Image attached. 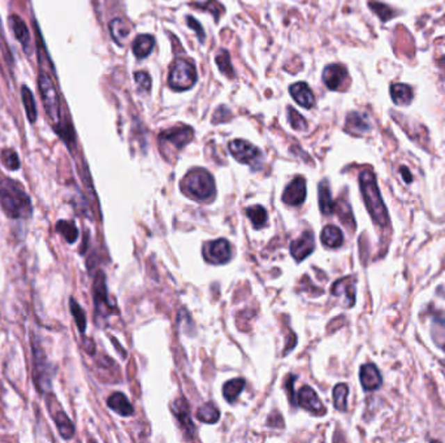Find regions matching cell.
I'll return each mask as SVG.
<instances>
[{"label":"cell","mask_w":445,"mask_h":443,"mask_svg":"<svg viewBox=\"0 0 445 443\" xmlns=\"http://www.w3.org/2000/svg\"><path fill=\"white\" fill-rule=\"evenodd\" d=\"M0 204L10 219H28L31 215L29 195L19 182L0 178Z\"/></svg>","instance_id":"obj_1"},{"label":"cell","mask_w":445,"mask_h":443,"mask_svg":"<svg viewBox=\"0 0 445 443\" xmlns=\"http://www.w3.org/2000/svg\"><path fill=\"white\" fill-rule=\"evenodd\" d=\"M359 185H361L366 207L370 212L373 220L379 226L385 228L389 224V217L385 208V201L382 199V195L379 192V187L376 185L374 173L369 171L362 172L359 176Z\"/></svg>","instance_id":"obj_2"},{"label":"cell","mask_w":445,"mask_h":443,"mask_svg":"<svg viewBox=\"0 0 445 443\" xmlns=\"http://www.w3.org/2000/svg\"><path fill=\"white\" fill-rule=\"evenodd\" d=\"M182 192L197 201H207L215 192L213 176L201 168L189 172L181 182Z\"/></svg>","instance_id":"obj_3"},{"label":"cell","mask_w":445,"mask_h":443,"mask_svg":"<svg viewBox=\"0 0 445 443\" xmlns=\"http://www.w3.org/2000/svg\"><path fill=\"white\" fill-rule=\"evenodd\" d=\"M195 82H197V71L193 64L182 59L173 62L172 69L168 78V85L172 90H189L195 85Z\"/></svg>","instance_id":"obj_4"},{"label":"cell","mask_w":445,"mask_h":443,"mask_svg":"<svg viewBox=\"0 0 445 443\" xmlns=\"http://www.w3.org/2000/svg\"><path fill=\"white\" fill-rule=\"evenodd\" d=\"M40 91H41L43 108L47 113L49 119L54 124H59L60 121V103L58 91L51 80L50 76L46 73H42L40 76Z\"/></svg>","instance_id":"obj_5"},{"label":"cell","mask_w":445,"mask_h":443,"mask_svg":"<svg viewBox=\"0 0 445 443\" xmlns=\"http://www.w3.org/2000/svg\"><path fill=\"white\" fill-rule=\"evenodd\" d=\"M229 151L233 158L243 164H248L252 167H258L262 159V152L259 151L250 142L236 140L229 143Z\"/></svg>","instance_id":"obj_6"},{"label":"cell","mask_w":445,"mask_h":443,"mask_svg":"<svg viewBox=\"0 0 445 443\" xmlns=\"http://www.w3.org/2000/svg\"><path fill=\"white\" fill-rule=\"evenodd\" d=\"M193 134L194 131L192 128H188V126H179V128L163 131L159 135L162 150L171 146V149L175 151H180L184 146H186L189 142L192 141Z\"/></svg>","instance_id":"obj_7"},{"label":"cell","mask_w":445,"mask_h":443,"mask_svg":"<svg viewBox=\"0 0 445 443\" xmlns=\"http://www.w3.org/2000/svg\"><path fill=\"white\" fill-rule=\"evenodd\" d=\"M204 259L211 264H225L229 262L232 258L231 244L227 240H216L210 242L203 249Z\"/></svg>","instance_id":"obj_8"},{"label":"cell","mask_w":445,"mask_h":443,"mask_svg":"<svg viewBox=\"0 0 445 443\" xmlns=\"http://www.w3.org/2000/svg\"><path fill=\"white\" fill-rule=\"evenodd\" d=\"M315 250V238L313 232H305L300 238L292 242L291 253L296 262H302Z\"/></svg>","instance_id":"obj_9"},{"label":"cell","mask_w":445,"mask_h":443,"mask_svg":"<svg viewBox=\"0 0 445 443\" xmlns=\"http://www.w3.org/2000/svg\"><path fill=\"white\" fill-rule=\"evenodd\" d=\"M297 403L305 410L313 412L314 415H318V416H323L324 413L327 412V408L324 407L323 403L321 402L319 396L310 386H304L300 390L298 402Z\"/></svg>","instance_id":"obj_10"},{"label":"cell","mask_w":445,"mask_h":443,"mask_svg":"<svg viewBox=\"0 0 445 443\" xmlns=\"http://www.w3.org/2000/svg\"><path fill=\"white\" fill-rule=\"evenodd\" d=\"M306 199V182L304 177H297L284 190L283 201L288 206H300Z\"/></svg>","instance_id":"obj_11"},{"label":"cell","mask_w":445,"mask_h":443,"mask_svg":"<svg viewBox=\"0 0 445 443\" xmlns=\"http://www.w3.org/2000/svg\"><path fill=\"white\" fill-rule=\"evenodd\" d=\"M346 78H348V72L343 65L331 64L324 68L323 82L330 90L341 89Z\"/></svg>","instance_id":"obj_12"},{"label":"cell","mask_w":445,"mask_h":443,"mask_svg":"<svg viewBox=\"0 0 445 443\" xmlns=\"http://www.w3.org/2000/svg\"><path fill=\"white\" fill-rule=\"evenodd\" d=\"M359 378H361V383H362L366 392H374L376 389H379L383 383L382 374L374 364L362 365L361 372H359Z\"/></svg>","instance_id":"obj_13"},{"label":"cell","mask_w":445,"mask_h":443,"mask_svg":"<svg viewBox=\"0 0 445 443\" xmlns=\"http://www.w3.org/2000/svg\"><path fill=\"white\" fill-rule=\"evenodd\" d=\"M289 92H291L294 101H297L301 107H304L306 110H310L315 106L313 91L309 87L307 83H305V82L293 83L289 87Z\"/></svg>","instance_id":"obj_14"},{"label":"cell","mask_w":445,"mask_h":443,"mask_svg":"<svg viewBox=\"0 0 445 443\" xmlns=\"http://www.w3.org/2000/svg\"><path fill=\"white\" fill-rule=\"evenodd\" d=\"M55 402H56V401L54 399V404H55ZM50 411L61 435H63L65 440L72 438L73 434H74V426H73V424H72L71 420H70V417H68L60 408L56 411V406H50Z\"/></svg>","instance_id":"obj_15"},{"label":"cell","mask_w":445,"mask_h":443,"mask_svg":"<svg viewBox=\"0 0 445 443\" xmlns=\"http://www.w3.org/2000/svg\"><path fill=\"white\" fill-rule=\"evenodd\" d=\"M332 294L336 296H343L349 301L348 307H352L355 302V280L353 277H346L334 282Z\"/></svg>","instance_id":"obj_16"},{"label":"cell","mask_w":445,"mask_h":443,"mask_svg":"<svg viewBox=\"0 0 445 443\" xmlns=\"http://www.w3.org/2000/svg\"><path fill=\"white\" fill-rule=\"evenodd\" d=\"M345 126H346V131H349V133L355 134V135H361L366 131H370L371 125H370V121L364 115L359 113V112H352L346 117Z\"/></svg>","instance_id":"obj_17"},{"label":"cell","mask_w":445,"mask_h":443,"mask_svg":"<svg viewBox=\"0 0 445 443\" xmlns=\"http://www.w3.org/2000/svg\"><path fill=\"white\" fill-rule=\"evenodd\" d=\"M10 25L12 31L16 37V40L20 42L24 47V50L29 51V44H31V34L28 31V26L24 21L21 20L19 16H10Z\"/></svg>","instance_id":"obj_18"},{"label":"cell","mask_w":445,"mask_h":443,"mask_svg":"<svg viewBox=\"0 0 445 443\" xmlns=\"http://www.w3.org/2000/svg\"><path fill=\"white\" fill-rule=\"evenodd\" d=\"M155 46V38L150 34L138 35L133 42V52L137 59H145L150 55Z\"/></svg>","instance_id":"obj_19"},{"label":"cell","mask_w":445,"mask_h":443,"mask_svg":"<svg viewBox=\"0 0 445 443\" xmlns=\"http://www.w3.org/2000/svg\"><path fill=\"white\" fill-rule=\"evenodd\" d=\"M173 413L176 415V417L179 419V421L181 423L184 429L189 434H193L194 432V424L192 421V417H191V413H189V407L185 402V399H179L176 401V403L172 406Z\"/></svg>","instance_id":"obj_20"},{"label":"cell","mask_w":445,"mask_h":443,"mask_svg":"<svg viewBox=\"0 0 445 443\" xmlns=\"http://www.w3.org/2000/svg\"><path fill=\"white\" fill-rule=\"evenodd\" d=\"M107 404L112 411H115L122 416H131L134 412L132 404L128 401V398L122 393L112 394L111 396L107 399Z\"/></svg>","instance_id":"obj_21"},{"label":"cell","mask_w":445,"mask_h":443,"mask_svg":"<svg viewBox=\"0 0 445 443\" xmlns=\"http://www.w3.org/2000/svg\"><path fill=\"white\" fill-rule=\"evenodd\" d=\"M391 97L397 106H409L413 101V90L404 83H395L391 86Z\"/></svg>","instance_id":"obj_22"},{"label":"cell","mask_w":445,"mask_h":443,"mask_svg":"<svg viewBox=\"0 0 445 443\" xmlns=\"http://www.w3.org/2000/svg\"><path fill=\"white\" fill-rule=\"evenodd\" d=\"M321 240L325 247H330V249H337L343 244L344 242V237H343V232L334 225H328L325 226L321 235Z\"/></svg>","instance_id":"obj_23"},{"label":"cell","mask_w":445,"mask_h":443,"mask_svg":"<svg viewBox=\"0 0 445 443\" xmlns=\"http://www.w3.org/2000/svg\"><path fill=\"white\" fill-rule=\"evenodd\" d=\"M110 31H111L112 40H115L118 44L124 46L131 34V28L127 21L122 19H115L110 24Z\"/></svg>","instance_id":"obj_24"},{"label":"cell","mask_w":445,"mask_h":443,"mask_svg":"<svg viewBox=\"0 0 445 443\" xmlns=\"http://www.w3.org/2000/svg\"><path fill=\"white\" fill-rule=\"evenodd\" d=\"M318 192H319V207H321V211L325 216H330L332 212H334V201H332V195H331V190H330V185L328 181H323L319 183V187H318Z\"/></svg>","instance_id":"obj_25"},{"label":"cell","mask_w":445,"mask_h":443,"mask_svg":"<svg viewBox=\"0 0 445 443\" xmlns=\"http://www.w3.org/2000/svg\"><path fill=\"white\" fill-rule=\"evenodd\" d=\"M197 419L201 420L202 423L215 424L219 421L220 419V412L218 410V407L213 403H206L202 406L198 412H197Z\"/></svg>","instance_id":"obj_26"},{"label":"cell","mask_w":445,"mask_h":443,"mask_svg":"<svg viewBox=\"0 0 445 443\" xmlns=\"http://www.w3.org/2000/svg\"><path fill=\"white\" fill-rule=\"evenodd\" d=\"M245 385H246V383H245L243 378H234V380L228 381L222 387L224 398L228 402H234L237 399V396L243 392Z\"/></svg>","instance_id":"obj_27"},{"label":"cell","mask_w":445,"mask_h":443,"mask_svg":"<svg viewBox=\"0 0 445 443\" xmlns=\"http://www.w3.org/2000/svg\"><path fill=\"white\" fill-rule=\"evenodd\" d=\"M246 213H248V217L250 219V222L253 224V226L255 229H261V228H264V225H266V222H267V219H268V216H267V211L264 210L262 206H254V207H250V208H248V210H246Z\"/></svg>","instance_id":"obj_28"},{"label":"cell","mask_w":445,"mask_h":443,"mask_svg":"<svg viewBox=\"0 0 445 443\" xmlns=\"http://www.w3.org/2000/svg\"><path fill=\"white\" fill-rule=\"evenodd\" d=\"M21 98H22V103H24L28 119L31 122H34V121L37 120V107H35V101H34V97H33L31 91L24 86L22 90H21Z\"/></svg>","instance_id":"obj_29"},{"label":"cell","mask_w":445,"mask_h":443,"mask_svg":"<svg viewBox=\"0 0 445 443\" xmlns=\"http://www.w3.org/2000/svg\"><path fill=\"white\" fill-rule=\"evenodd\" d=\"M348 394H349V389H348V386L345 383H339V385L334 386V402L336 410H339L341 412L346 411V408H348V402H346Z\"/></svg>","instance_id":"obj_30"},{"label":"cell","mask_w":445,"mask_h":443,"mask_svg":"<svg viewBox=\"0 0 445 443\" xmlns=\"http://www.w3.org/2000/svg\"><path fill=\"white\" fill-rule=\"evenodd\" d=\"M56 229L68 243H74L79 238V231L73 222H59L56 225Z\"/></svg>","instance_id":"obj_31"},{"label":"cell","mask_w":445,"mask_h":443,"mask_svg":"<svg viewBox=\"0 0 445 443\" xmlns=\"http://www.w3.org/2000/svg\"><path fill=\"white\" fill-rule=\"evenodd\" d=\"M431 334L436 344L445 351V319H439V317L434 319Z\"/></svg>","instance_id":"obj_32"},{"label":"cell","mask_w":445,"mask_h":443,"mask_svg":"<svg viewBox=\"0 0 445 443\" xmlns=\"http://www.w3.org/2000/svg\"><path fill=\"white\" fill-rule=\"evenodd\" d=\"M216 64H218V68L220 69L222 74H225L227 77L233 78L234 77V69H233L232 65H231V58H229V53L228 51L220 50L218 56H216Z\"/></svg>","instance_id":"obj_33"},{"label":"cell","mask_w":445,"mask_h":443,"mask_svg":"<svg viewBox=\"0 0 445 443\" xmlns=\"http://www.w3.org/2000/svg\"><path fill=\"white\" fill-rule=\"evenodd\" d=\"M334 211L337 212V215H339L340 220L344 222L346 226H349V228L355 229V219H353V215H352L350 207H349V204H348V203H345V201H339V203H337V206H334Z\"/></svg>","instance_id":"obj_34"},{"label":"cell","mask_w":445,"mask_h":443,"mask_svg":"<svg viewBox=\"0 0 445 443\" xmlns=\"http://www.w3.org/2000/svg\"><path fill=\"white\" fill-rule=\"evenodd\" d=\"M1 161L10 171H16V169L20 168V159H19L17 153L13 150H10V149L3 150V152H1Z\"/></svg>","instance_id":"obj_35"},{"label":"cell","mask_w":445,"mask_h":443,"mask_svg":"<svg viewBox=\"0 0 445 443\" xmlns=\"http://www.w3.org/2000/svg\"><path fill=\"white\" fill-rule=\"evenodd\" d=\"M369 6H370V8L374 10L375 13L380 17V20L382 21L391 20V19L395 16V12L391 10L389 7H387L385 4H382V3H378V1H370V3H369Z\"/></svg>","instance_id":"obj_36"},{"label":"cell","mask_w":445,"mask_h":443,"mask_svg":"<svg viewBox=\"0 0 445 443\" xmlns=\"http://www.w3.org/2000/svg\"><path fill=\"white\" fill-rule=\"evenodd\" d=\"M288 120L291 122L292 128L296 131H306L307 129L306 120L292 107L288 108Z\"/></svg>","instance_id":"obj_37"},{"label":"cell","mask_w":445,"mask_h":443,"mask_svg":"<svg viewBox=\"0 0 445 443\" xmlns=\"http://www.w3.org/2000/svg\"><path fill=\"white\" fill-rule=\"evenodd\" d=\"M71 311L72 315L74 316L76 322H77V326L80 329V332H85V328H86V317H85V313L82 311L81 307L79 306V303L76 301H71Z\"/></svg>","instance_id":"obj_38"},{"label":"cell","mask_w":445,"mask_h":443,"mask_svg":"<svg viewBox=\"0 0 445 443\" xmlns=\"http://www.w3.org/2000/svg\"><path fill=\"white\" fill-rule=\"evenodd\" d=\"M134 80L137 82L140 91L146 92V91L150 90V87H152V78H150V76H149L146 72H137V73L134 74Z\"/></svg>","instance_id":"obj_39"},{"label":"cell","mask_w":445,"mask_h":443,"mask_svg":"<svg viewBox=\"0 0 445 443\" xmlns=\"http://www.w3.org/2000/svg\"><path fill=\"white\" fill-rule=\"evenodd\" d=\"M201 8H204V10H209L210 13H213V17H215V20H219V17H220V15H222V12H224V8H222V6H220L216 0H209L206 4H201L200 6Z\"/></svg>","instance_id":"obj_40"},{"label":"cell","mask_w":445,"mask_h":443,"mask_svg":"<svg viewBox=\"0 0 445 443\" xmlns=\"http://www.w3.org/2000/svg\"><path fill=\"white\" fill-rule=\"evenodd\" d=\"M186 21H188V26H189V28H192V29H194V31H195V33H197V35H198V40H201V42H203V40H204V38H206V35H204V31H203L202 26L200 25V22L195 20L194 17H192V16H188V17H186Z\"/></svg>","instance_id":"obj_41"},{"label":"cell","mask_w":445,"mask_h":443,"mask_svg":"<svg viewBox=\"0 0 445 443\" xmlns=\"http://www.w3.org/2000/svg\"><path fill=\"white\" fill-rule=\"evenodd\" d=\"M401 174H403V178H404L405 181L407 182V183H410L412 180H413V177H412V174H410V172L407 168H401Z\"/></svg>","instance_id":"obj_42"}]
</instances>
